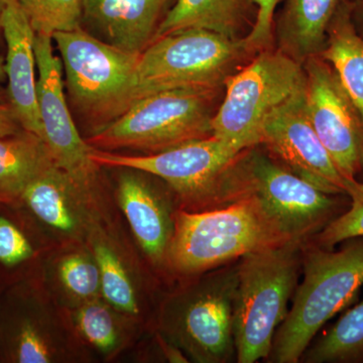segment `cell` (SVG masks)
<instances>
[{
  "instance_id": "29",
  "label": "cell",
  "mask_w": 363,
  "mask_h": 363,
  "mask_svg": "<svg viewBox=\"0 0 363 363\" xmlns=\"http://www.w3.org/2000/svg\"><path fill=\"white\" fill-rule=\"evenodd\" d=\"M257 7L255 21L250 32L245 35V43L253 52L271 49L274 40V11L281 0H250Z\"/></svg>"
},
{
  "instance_id": "25",
  "label": "cell",
  "mask_w": 363,
  "mask_h": 363,
  "mask_svg": "<svg viewBox=\"0 0 363 363\" xmlns=\"http://www.w3.org/2000/svg\"><path fill=\"white\" fill-rule=\"evenodd\" d=\"M350 207L325 226L312 240L313 243L332 250L338 243L363 236V182L345 180Z\"/></svg>"
},
{
  "instance_id": "1",
  "label": "cell",
  "mask_w": 363,
  "mask_h": 363,
  "mask_svg": "<svg viewBox=\"0 0 363 363\" xmlns=\"http://www.w3.org/2000/svg\"><path fill=\"white\" fill-rule=\"evenodd\" d=\"M257 147L243 150L227 173L224 203L250 198L284 241L312 240L347 208L346 195H330L303 180Z\"/></svg>"
},
{
  "instance_id": "20",
  "label": "cell",
  "mask_w": 363,
  "mask_h": 363,
  "mask_svg": "<svg viewBox=\"0 0 363 363\" xmlns=\"http://www.w3.org/2000/svg\"><path fill=\"white\" fill-rule=\"evenodd\" d=\"M319 56L333 67L363 117V38L353 23L352 0L339 6Z\"/></svg>"
},
{
  "instance_id": "21",
  "label": "cell",
  "mask_w": 363,
  "mask_h": 363,
  "mask_svg": "<svg viewBox=\"0 0 363 363\" xmlns=\"http://www.w3.org/2000/svg\"><path fill=\"white\" fill-rule=\"evenodd\" d=\"M55 164L47 143L35 133L23 130L0 138V196H21L33 181Z\"/></svg>"
},
{
  "instance_id": "2",
  "label": "cell",
  "mask_w": 363,
  "mask_h": 363,
  "mask_svg": "<svg viewBox=\"0 0 363 363\" xmlns=\"http://www.w3.org/2000/svg\"><path fill=\"white\" fill-rule=\"evenodd\" d=\"M342 243L339 250L304 243L303 281L274 334L269 362H300L322 327L357 295L363 285V236Z\"/></svg>"
},
{
  "instance_id": "3",
  "label": "cell",
  "mask_w": 363,
  "mask_h": 363,
  "mask_svg": "<svg viewBox=\"0 0 363 363\" xmlns=\"http://www.w3.org/2000/svg\"><path fill=\"white\" fill-rule=\"evenodd\" d=\"M302 241H286L238 260L233 302L236 362L269 359L274 334L288 316L302 271Z\"/></svg>"
},
{
  "instance_id": "28",
  "label": "cell",
  "mask_w": 363,
  "mask_h": 363,
  "mask_svg": "<svg viewBox=\"0 0 363 363\" xmlns=\"http://www.w3.org/2000/svg\"><path fill=\"white\" fill-rule=\"evenodd\" d=\"M56 359L51 339L33 323L23 324L14 345V360L20 363H49Z\"/></svg>"
},
{
  "instance_id": "22",
  "label": "cell",
  "mask_w": 363,
  "mask_h": 363,
  "mask_svg": "<svg viewBox=\"0 0 363 363\" xmlns=\"http://www.w3.org/2000/svg\"><path fill=\"white\" fill-rule=\"evenodd\" d=\"M301 359L307 363L363 362V301L310 345Z\"/></svg>"
},
{
  "instance_id": "24",
  "label": "cell",
  "mask_w": 363,
  "mask_h": 363,
  "mask_svg": "<svg viewBox=\"0 0 363 363\" xmlns=\"http://www.w3.org/2000/svg\"><path fill=\"white\" fill-rule=\"evenodd\" d=\"M37 35L52 37L81 26L84 0H18Z\"/></svg>"
},
{
  "instance_id": "6",
  "label": "cell",
  "mask_w": 363,
  "mask_h": 363,
  "mask_svg": "<svg viewBox=\"0 0 363 363\" xmlns=\"http://www.w3.org/2000/svg\"><path fill=\"white\" fill-rule=\"evenodd\" d=\"M257 54L243 38L229 39L200 28L164 35L138 57L136 102L162 91L222 89L227 79Z\"/></svg>"
},
{
  "instance_id": "14",
  "label": "cell",
  "mask_w": 363,
  "mask_h": 363,
  "mask_svg": "<svg viewBox=\"0 0 363 363\" xmlns=\"http://www.w3.org/2000/svg\"><path fill=\"white\" fill-rule=\"evenodd\" d=\"M0 28L7 45L6 76L11 111L23 130L43 140L35 80V33L18 0L7 2L0 16Z\"/></svg>"
},
{
  "instance_id": "23",
  "label": "cell",
  "mask_w": 363,
  "mask_h": 363,
  "mask_svg": "<svg viewBox=\"0 0 363 363\" xmlns=\"http://www.w3.org/2000/svg\"><path fill=\"white\" fill-rule=\"evenodd\" d=\"M93 248L105 300L119 311L138 314L135 289L121 257L104 241H97Z\"/></svg>"
},
{
  "instance_id": "4",
  "label": "cell",
  "mask_w": 363,
  "mask_h": 363,
  "mask_svg": "<svg viewBox=\"0 0 363 363\" xmlns=\"http://www.w3.org/2000/svg\"><path fill=\"white\" fill-rule=\"evenodd\" d=\"M221 89L162 91L138 100L86 140L95 149H130L157 154L212 136Z\"/></svg>"
},
{
  "instance_id": "15",
  "label": "cell",
  "mask_w": 363,
  "mask_h": 363,
  "mask_svg": "<svg viewBox=\"0 0 363 363\" xmlns=\"http://www.w3.org/2000/svg\"><path fill=\"white\" fill-rule=\"evenodd\" d=\"M168 0H84L83 18L117 49L140 55L154 40Z\"/></svg>"
},
{
  "instance_id": "7",
  "label": "cell",
  "mask_w": 363,
  "mask_h": 363,
  "mask_svg": "<svg viewBox=\"0 0 363 363\" xmlns=\"http://www.w3.org/2000/svg\"><path fill=\"white\" fill-rule=\"evenodd\" d=\"M281 242L257 203L241 197L209 211L180 212L167 257L177 272L197 274Z\"/></svg>"
},
{
  "instance_id": "33",
  "label": "cell",
  "mask_w": 363,
  "mask_h": 363,
  "mask_svg": "<svg viewBox=\"0 0 363 363\" xmlns=\"http://www.w3.org/2000/svg\"><path fill=\"white\" fill-rule=\"evenodd\" d=\"M6 77V64H4V60L0 58V84Z\"/></svg>"
},
{
  "instance_id": "26",
  "label": "cell",
  "mask_w": 363,
  "mask_h": 363,
  "mask_svg": "<svg viewBox=\"0 0 363 363\" xmlns=\"http://www.w3.org/2000/svg\"><path fill=\"white\" fill-rule=\"evenodd\" d=\"M76 323L88 342L102 352H109L116 347L118 331L112 312L96 298L81 306Z\"/></svg>"
},
{
  "instance_id": "27",
  "label": "cell",
  "mask_w": 363,
  "mask_h": 363,
  "mask_svg": "<svg viewBox=\"0 0 363 363\" xmlns=\"http://www.w3.org/2000/svg\"><path fill=\"white\" fill-rule=\"evenodd\" d=\"M58 274L67 292L78 300L87 302L101 292L99 267L87 255H67L60 262Z\"/></svg>"
},
{
  "instance_id": "30",
  "label": "cell",
  "mask_w": 363,
  "mask_h": 363,
  "mask_svg": "<svg viewBox=\"0 0 363 363\" xmlns=\"http://www.w3.org/2000/svg\"><path fill=\"white\" fill-rule=\"evenodd\" d=\"M32 245L18 227L0 217V262L6 266H14L30 259Z\"/></svg>"
},
{
  "instance_id": "11",
  "label": "cell",
  "mask_w": 363,
  "mask_h": 363,
  "mask_svg": "<svg viewBox=\"0 0 363 363\" xmlns=\"http://www.w3.org/2000/svg\"><path fill=\"white\" fill-rule=\"evenodd\" d=\"M306 106L318 138L345 180L363 174V117L333 67L320 56L304 63Z\"/></svg>"
},
{
  "instance_id": "19",
  "label": "cell",
  "mask_w": 363,
  "mask_h": 363,
  "mask_svg": "<svg viewBox=\"0 0 363 363\" xmlns=\"http://www.w3.org/2000/svg\"><path fill=\"white\" fill-rule=\"evenodd\" d=\"M250 6H253L250 0H177L162 18L154 40L189 28L242 39Z\"/></svg>"
},
{
  "instance_id": "8",
  "label": "cell",
  "mask_w": 363,
  "mask_h": 363,
  "mask_svg": "<svg viewBox=\"0 0 363 363\" xmlns=\"http://www.w3.org/2000/svg\"><path fill=\"white\" fill-rule=\"evenodd\" d=\"M212 121V136L240 154L259 145L274 109L304 90V66L278 49L262 50L227 79Z\"/></svg>"
},
{
  "instance_id": "32",
  "label": "cell",
  "mask_w": 363,
  "mask_h": 363,
  "mask_svg": "<svg viewBox=\"0 0 363 363\" xmlns=\"http://www.w3.org/2000/svg\"><path fill=\"white\" fill-rule=\"evenodd\" d=\"M352 20L358 33L363 38V0H352Z\"/></svg>"
},
{
  "instance_id": "17",
  "label": "cell",
  "mask_w": 363,
  "mask_h": 363,
  "mask_svg": "<svg viewBox=\"0 0 363 363\" xmlns=\"http://www.w3.org/2000/svg\"><path fill=\"white\" fill-rule=\"evenodd\" d=\"M88 189L57 164L33 181L21 197L33 214L60 233L75 235L88 225Z\"/></svg>"
},
{
  "instance_id": "16",
  "label": "cell",
  "mask_w": 363,
  "mask_h": 363,
  "mask_svg": "<svg viewBox=\"0 0 363 363\" xmlns=\"http://www.w3.org/2000/svg\"><path fill=\"white\" fill-rule=\"evenodd\" d=\"M117 198L143 252L152 262H162L175 229L166 202L145 178L133 173L119 178Z\"/></svg>"
},
{
  "instance_id": "12",
  "label": "cell",
  "mask_w": 363,
  "mask_h": 363,
  "mask_svg": "<svg viewBox=\"0 0 363 363\" xmlns=\"http://www.w3.org/2000/svg\"><path fill=\"white\" fill-rule=\"evenodd\" d=\"M259 145L281 166L327 194L346 195L345 179L308 116L305 89L267 116Z\"/></svg>"
},
{
  "instance_id": "10",
  "label": "cell",
  "mask_w": 363,
  "mask_h": 363,
  "mask_svg": "<svg viewBox=\"0 0 363 363\" xmlns=\"http://www.w3.org/2000/svg\"><path fill=\"white\" fill-rule=\"evenodd\" d=\"M238 155L210 136L147 156H124L91 147L89 157L96 166L159 177L187 201L223 203L226 175Z\"/></svg>"
},
{
  "instance_id": "18",
  "label": "cell",
  "mask_w": 363,
  "mask_h": 363,
  "mask_svg": "<svg viewBox=\"0 0 363 363\" xmlns=\"http://www.w3.org/2000/svg\"><path fill=\"white\" fill-rule=\"evenodd\" d=\"M343 0H286L276 23L277 49L304 65L319 56L332 18Z\"/></svg>"
},
{
  "instance_id": "9",
  "label": "cell",
  "mask_w": 363,
  "mask_h": 363,
  "mask_svg": "<svg viewBox=\"0 0 363 363\" xmlns=\"http://www.w3.org/2000/svg\"><path fill=\"white\" fill-rule=\"evenodd\" d=\"M238 262L218 267L177 294L164 308L162 328L195 362L226 363L235 358L233 302Z\"/></svg>"
},
{
  "instance_id": "31",
  "label": "cell",
  "mask_w": 363,
  "mask_h": 363,
  "mask_svg": "<svg viewBox=\"0 0 363 363\" xmlns=\"http://www.w3.org/2000/svg\"><path fill=\"white\" fill-rule=\"evenodd\" d=\"M18 125L11 109L0 105V138L20 133Z\"/></svg>"
},
{
  "instance_id": "34",
  "label": "cell",
  "mask_w": 363,
  "mask_h": 363,
  "mask_svg": "<svg viewBox=\"0 0 363 363\" xmlns=\"http://www.w3.org/2000/svg\"><path fill=\"white\" fill-rule=\"evenodd\" d=\"M7 2H9V0H0V16H1L4 9H6Z\"/></svg>"
},
{
  "instance_id": "5",
  "label": "cell",
  "mask_w": 363,
  "mask_h": 363,
  "mask_svg": "<svg viewBox=\"0 0 363 363\" xmlns=\"http://www.w3.org/2000/svg\"><path fill=\"white\" fill-rule=\"evenodd\" d=\"M74 106L95 130L113 123L136 102L140 55L117 49L81 26L52 35Z\"/></svg>"
},
{
  "instance_id": "13",
  "label": "cell",
  "mask_w": 363,
  "mask_h": 363,
  "mask_svg": "<svg viewBox=\"0 0 363 363\" xmlns=\"http://www.w3.org/2000/svg\"><path fill=\"white\" fill-rule=\"evenodd\" d=\"M52 42V37L35 33L38 107L43 140L57 166L89 189L98 166L91 161V145L81 138L72 118L64 92L63 64L55 54Z\"/></svg>"
}]
</instances>
